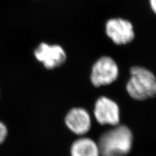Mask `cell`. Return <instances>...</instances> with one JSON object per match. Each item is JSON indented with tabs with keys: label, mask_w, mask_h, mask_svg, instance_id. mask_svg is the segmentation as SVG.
Segmentation results:
<instances>
[{
	"label": "cell",
	"mask_w": 156,
	"mask_h": 156,
	"mask_svg": "<svg viewBox=\"0 0 156 156\" xmlns=\"http://www.w3.org/2000/svg\"><path fill=\"white\" fill-rule=\"evenodd\" d=\"M133 134L124 125H117L105 131L99 139L100 156H126L131 150Z\"/></svg>",
	"instance_id": "obj_1"
},
{
	"label": "cell",
	"mask_w": 156,
	"mask_h": 156,
	"mask_svg": "<svg viewBox=\"0 0 156 156\" xmlns=\"http://www.w3.org/2000/svg\"><path fill=\"white\" fill-rule=\"evenodd\" d=\"M131 77L126 85L129 95L136 100H145L156 96V77L145 68L134 66L130 70Z\"/></svg>",
	"instance_id": "obj_2"
},
{
	"label": "cell",
	"mask_w": 156,
	"mask_h": 156,
	"mask_svg": "<svg viewBox=\"0 0 156 156\" xmlns=\"http://www.w3.org/2000/svg\"><path fill=\"white\" fill-rule=\"evenodd\" d=\"M119 70L116 62L110 57L100 58L92 68L90 80L92 85L98 87L111 84L119 77Z\"/></svg>",
	"instance_id": "obj_3"
},
{
	"label": "cell",
	"mask_w": 156,
	"mask_h": 156,
	"mask_svg": "<svg viewBox=\"0 0 156 156\" xmlns=\"http://www.w3.org/2000/svg\"><path fill=\"white\" fill-rule=\"evenodd\" d=\"M105 30L107 37L117 45L127 44L135 38L133 24L124 18H113L108 20L105 23Z\"/></svg>",
	"instance_id": "obj_4"
},
{
	"label": "cell",
	"mask_w": 156,
	"mask_h": 156,
	"mask_svg": "<svg viewBox=\"0 0 156 156\" xmlns=\"http://www.w3.org/2000/svg\"><path fill=\"white\" fill-rule=\"evenodd\" d=\"M94 116L101 125L116 126L120 122V109L116 102L105 96L97 100L94 105Z\"/></svg>",
	"instance_id": "obj_5"
},
{
	"label": "cell",
	"mask_w": 156,
	"mask_h": 156,
	"mask_svg": "<svg viewBox=\"0 0 156 156\" xmlns=\"http://www.w3.org/2000/svg\"><path fill=\"white\" fill-rule=\"evenodd\" d=\"M35 55L48 69H53L62 65L66 59V53L61 46L48 45L46 43H42L38 46Z\"/></svg>",
	"instance_id": "obj_6"
},
{
	"label": "cell",
	"mask_w": 156,
	"mask_h": 156,
	"mask_svg": "<svg viewBox=\"0 0 156 156\" xmlns=\"http://www.w3.org/2000/svg\"><path fill=\"white\" fill-rule=\"evenodd\" d=\"M65 122L73 133L82 135L89 132L91 126L89 113L83 108H74L66 115Z\"/></svg>",
	"instance_id": "obj_7"
},
{
	"label": "cell",
	"mask_w": 156,
	"mask_h": 156,
	"mask_svg": "<svg viewBox=\"0 0 156 156\" xmlns=\"http://www.w3.org/2000/svg\"><path fill=\"white\" fill-rule=\"evenodd\" d=\"M71 156H100L98 145L89 138H81L72 144Z\"/></svg>",
	"instance_id": "obj_8"
},
{
	"label": "cell",
	"mask_w": 156,
	"mask_h": 156,
	"mask_svg": "<svg viewBox=\"0 0 156 156\" xmlns=\"http://www.w3.org/2000/svg\"><path fill=\"white\" fill-rule=\"evenodd\" d=\"M7 135V129L3 123L0 122V144L2 143L5 139Z\"/></svg>",
	"instance_id": "obj_9"
},
{
	"label": "cell",
	"mask_w": 156,
	"mask_h": 156,
	"mask_svg": "<svg viewBox=\"0 0 156 156\" xmlns=\"http://www.w3.org/2000/svg\"><path fill=\"white\" fill-rule=\"evenodd\" d=\"M148 1L151 9L156 14V0H148Z\"/></svg>",
	"instance_id": "obj_10"
}]
</instances>
